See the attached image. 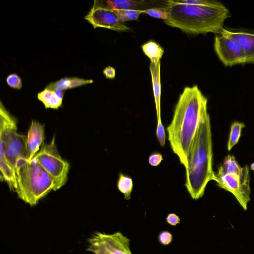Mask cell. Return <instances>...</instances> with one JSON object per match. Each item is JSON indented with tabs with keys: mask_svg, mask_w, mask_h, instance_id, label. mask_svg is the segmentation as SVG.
<instances>
[{
	"mask_svg": "<svg viewBox=\"0 0 254 254\" xmlns=\"http://www.w3.org/2000/svg\"><path fill=\"white\" fill-rule=\"evenodd\" d=\"M207 99L197 85L185 87L176 105L172 120L166 128L171 148L185 169L199 124L207 111Z\"/></svg>",
	"mask_w": 254,
	"mask_h": 254,
	"instance_id": "obj_1",
	"label": "cell"
},
{
	"mask_svg": "<svg viewBox=\"0 0 254 254\" xmlns=\"http://www.w3.org/2000/svg\"><path fill=\"white\" fill-rule=\"evenodd\" d=\"M170 18L164 23L190 34H220L224 21L231 17L229 9L221 2L214 0L209 5L182 4L174 0L166 1Z\"/></svg>",
	"mask_w": 254,
	"mask_h": 254,
	"instance_id": "obj_2",
	"label": "cell"
},
{
	"mask_svg": "<svg viewBox=\"0 0 254 254\" xmlns=\"http://www.w3.org/2000/svg\"><path fill=\"white\" fill-rule=\"evenodd\" d=\"M212 156L210 116L206 111L200 121L187 159L185 186L193 199L203 195L207 183L212 180Z\"/></svg>",
	"mask_w": 254,
	"mask_h": 254,
	"instance_id": "obj_3",
	"label": "cell"
},
{
	"mask_svg": "<svg viewBox=\"0 0 254 254\" xmlns=\"http://www.w3.org/2000/svg\"><path fill=\"white\" fill-rule=\"evenodd\" d=\"M15 172L17 181L15 192L19 198L31 206L36 205L51 191H55V179L34 158L19 159Z\"/></svg>",
	"mask_w": 254,
	"mask_h": 254,
	"instance_id": "obj_4",
	"label": "cell"
},
{
	"mask_svg": "<svg viewBox=\"0 0 254 254\" xmlns=\"http://www.w3.org/2000/svg\"><path fill=\"white\" fill-rule=\"evenodd\" d=\"M212 180L217 186L232 193L244 210H247L250 201V175L248 165L241 167L234 156L228 155L217 172L213 173Z\"/></svg>",
	"mask_w": 254,
	"mask_h": 254,
	"instance_id": "obj_5",
	"label": "cell"
},
{
	"mask_svg": "<svg viewBox=\"0 0 254 254\" xmlns=\"http://www.w3.org/2000/svg\"><path fill=\"white\" fill-rule=\"evenodd\" d=\"M0 142L7 161L15 169L18 160L27 159V136L17 132L16 119L0 103Z\"/></svg>",
	"mask_w": 254,
	"mask_h": 254,
	"instance_id": "obj_6",
	"label": "cell"
},
{
	"mask_svg": "<svg viewBox=\"0 0 254 254\" xmlns=\"http://www.w3.org/2000/svg\"><path fill=\"white\" fill-rule=\"evenodd\" d=\"M33 158L55 179L56 183L55 190L66 184L69 164L59 154L54 136L50 142L43 144L40 151Z\"/></svg>",
	"mask_w": 254,
	"mask_h": 254,
	"instance_id": "obj_7",
	"label": "cell"
},
{
	"mask_svg": "<svg viewBox=\"0 0 254 254\" xmlns=\"http://www.w3.org/2000/svg\"><path fill=\"white\" fill-rule=\"evenodd\" d=\"M88 242L87 250L93 254H132L130 240L120 232L111 234L96 232Z\"/></svg>",
	"mask_w": 254,
	"mask_h": 254,
	"instance_id": "obj_8",
	"label": "cell"
},
{
	"mask_svg": "<svg viewBox=\"0 0 254 254\" xmlns=\"http://www.w3.org/2000/svg\"><path fill=\"white\" fill-rule=\"evenodd\" d=\"M214 49L218 57L225 66L246 64L240 46L230 38L219 34L214 39Z\"/></svg>",
	"mask_w": 254,
	"mask_h": 254,
	"instance_id": "obj_9",
	"label": "cell"
},
{
	"mask_svg": "<svg viewBox=\"0 0 254 254\" xmlns=\"http://www.w3.org/2000/svg\"><path fill=\"white\" fill-rule=\"evenodd\" d=\"M84 19L90 23L94 28H105L115 31H128L130 28L119 20L114 10L93 6Z\"/></svg>",
	"mask_w": 254,
	"mask_h": 254,
	"instance_id": "obj_10",
	"label": "cell"
},
{
	"mask_svg": "<svg viewBox=\"0 0 254 254\" xmlns=\"http://www.w3.org/2000/svg\"><path fill=\"white\" fill-rule=\"evenodd\" d=\"M220 34L230 38L240 46L246 63L254 64V33L232 31L223 28Z\"/></svg>",
	"mask_w": 254,
	"mask_h": 254,
	"instance_id": "obj_11",
	"label": "cell"
},
{
	"mask_svg": "<svg viewBox=\"0 0 254 254\" xmlns=\"http://www.w3.org/2000/svg\"><path fill=\"white\" fill-rule=\"evenodd\" d=\"M44 126L32 121L27 136V159L31 160L39 150L45 137Z\"/></svg>",
	"mask_w": 254,
	"mask_h": 254,
	"instance_id": "obj_12",
	"label": "cell"
},
{
	"mask_svg": "<svg viewBox=\"0 0 254 254\" xmlns=\"http://www.w3.org/2000/svg\"><path fill=\"white\" fill-rule=\"evenodd\" d=\"M161 61L158 63L151 62L149 69L151 73L153 94L155 99V107L157 115V122L161 121V77H160Z\"/></svg>",
	"mask_w": 254,
	"mask_h": 254,
	"instance_id": "obj_13",
	"label": "cell"
},
{
	"mask_svg": "<svg viewBox=\"0 0 254 254\" xmlns=\"http://www.w3.org/2000/svg\"><path fill=\"white\" fill-rule=\"evenodd\" d=\"M143 1L132 0H95L94 6L109 8L113 10L136 9L143 10L141 7L143 5Z\"/></svg>",
	"mask_w": 254,
	"mask_h": 254,
	"instance_id": "obj_14",
	"label": "cell"
},
{
	"mask_svg": "<svg viewBox=\"0 0 254 254\" xmlns=\"http://www.w3.org/2000/svg\"><path fill=\"white\" fill-rule=\"evenodd\" d=\"M0 178L8 185L9 189L15 192L17 189V181L15 169L6 159L3 152L0 153Z\"/></svg>",
	"mask_w": 254,
	"mask_h": 254,
	"instance_id": "obj_15",
	"label": "cell"
},
{
	"mask_svg": "<svg viewBox=\"0 0 254 254\" xmlns=\"http://www.w3.org/2000/svg\"><path fill=\"white\" fill-rule=\"evenodd\" d=\"M92 79H86L77 77H64L58 81L52 82L45 88L50 90L60 89L65 90L88 84L92 83Z\"/></svg>",
	"mask_w": 254,
	"mask_h": 254,
	"instance_id": "obj_16",
	"label": "cell"
},
{
	"mask_svg": "<svg viewBox=\"0 0 254 254\" xmlns=\"http://www.w3.org/2000/svg\"><path fill=\"white\" fill-rule=\"evenodd\" d=\"M37 98L43 103L46 109H58L63 104V99L59 97L54 90L45 88L38 93Z\"/></svg>",
	"mask_w": 254,
	"mask_h": 254,
	"instance_id": "obj_17",
	"label": "cell"
},
{
	"mask_svg": "<svg viewBox=\"0 0 254 254\" xmlns=\"http://www.w3.org/2000/svg\"><path fill=\"white\" fill-rule=\"evenodd\" d=\"M141 48L143 52L152 63H158L160 61L164 53L162 47L153 40L145 43L142 45Z\"/></svg>",
	"mask_w": 254,
	"mask_h": 254,
	"instance_id": "obj_18",
	"label": "cell"
},
{
	"mask_svg": "<svg viewBox=\"0 0 254 254\" xmlns=\"http://www.w3.org/2000/svg\"><path fill=\"white\" fill-rule=\"evenodd\" d=\"M245 125L243 123L234 122L231 126L227 142V149L230 151L239 141L241 135V131Z\"/></svg>",
	"mask_w": 254,
	"mask_h": 254,
	"instance_id": "obj_19",
	"label": "cell"
},
{
	"mask_svg": "<svg viewBox=\"0 0 254 254\" xmlns=\"http://www.w3.org/2000/svg\"><path fill=\"white\" fill-rule=\"evenodd\" d=\"M117 187L119 191L124 194L125 199L127 200L130 199L133 183L132 179L130 177L120 173L117 182Z\"/></svg>",
	"mask_w": 254,
	"mask_h": 254,
	"instance_id": "obj_20",
	"label": "cell"
},
{
	"mask_svg": "<svg viewBox=\"0 0 254 254\" xmlns=\"http://www.w3.org/2000/svg\"><path fill=\"white\" fill-rule=\"evenodd\" d=\"M117 14L120 21L124 23L125 21L136 20L138 19L139 15L144 13L143 10L126 9L114 10Z\"/></svg>",
	"mask_w": 254,
	"mask_h": 254,
	"instance_id": "obj_21",
	"label": "cell"
},
{
	"mask_svg": "<svg viewBox=\"0 0 254 254\" xmlns=\"http://www.w3.org/2000/svg\"><path fill=\"white\" fill-rule=\"evenodd\" d=\"M144 13L151 17L162 19L164 20H168L170 18L169 11L166 5L163 7H153L144 9Z\"/></svg>",
	"mask_w": 254,
	"mask_h": 254,
	"instance_id": "obj_22",
	"label": "cell"
},
{
	"mask_svg": "<svg viewBox=\"0 0 254 254\" xmlns=\"http://www.w3.org/2000/svg\"><path fill=\"white\" fill-rule=\"evenodd\" d=\"M7 85L12 88L20 89L22 86L21 78L16 73L8 75L6 79Z\"/></svg>",
	"mask_w": 254,
	"mask_h": 254,
	"instance_id": "obj_23",
	"label": "cell"
},
{
	"mask_svg": "<svg viewBox=\"0 0 254 254\" xmlns=\"http://www.w3.org/2000/svg\"><path fill=\"white\" fill-rule=\"evenodd\" d=\"M156 134L160 145L164 147L165 144L166 133L162 121L157 123Z\"/></svg>",
	"mask_w": 254,
	"mask_h": 254,
	"instance_id": "obj_24",
	"label": "cell"
},
{
	"mask_svg": "<svg viewBox=\"0 0 254 254\" xmlns=\"http://www.w3.org/2000/svg\"><path fill=\"white\" fill-rule=\"evenodd\" d=\"M158 240L160 244L167 246L172 242L173 235L169 231H163L159 233Z\"/></svg>",
	"mask_w": 254,
	"mask_h": 254,
	"instance_id": "obj_25",
	"label": "cell"
},
{
	"mask_svg": "<svg viewBox=\"0 0 254 254\" xmlns=\"http://www.w3.org/2000/svg\"><path fill=\"white\" fill-rule=\"evenodd\" d=\"M163 160V158L161 153L153 152L149 157L148 162L151 166H157L160 164Z\"/></svg>",
	"mask_w": 254,
	"mask_h": 254,
	"instance_id": "obj_26",
	"label": "cell"
},
{
	"mask_svg": "<svg viewBox=\"0 0 254 254\" xmlns=\"http://www.w3.org/2000/svg\"><path fill=\"white\" fill-rule=\"evenodd\" d=\"M167 222L172 226H176L180 223V217L175 213H170L166 218Z\"/></svg>",
	"mask_w": 254,
	"mask_h": 254,
	"instance_id": "obj_27",
	"label": "cell"
},
{
	"mask_svg": "<svg viewBox=\"0 0 254 254\" xmlns=\"http://www.w3.org/2000/svg\"><path fill=\"white\" fill-rule=\"evenodd\" d=\"M103 72L105 77L108 79H112L115 77L116 71L115 68L112 66H107L104 69Z\"/></svg>",
	"mask_w": 254,
	"mask_h": 254,
	"instance_id": "obj_28",
	"label": "cell"
},
{
	"mask_svg": "<svg viewBox=\"0 0 254 254\" xmlns=\"http://www.w3.org/2000/svg\"><path fill=\"white\" fill-rule=\"evenodd\" d=\"M54 90L59 97L63 99V97L64 94V91L60 89H54Z\"/></svg>",
	"mask_w": 254,
	"mask_h": 254,
	"instance_id": "obj_29",
	"label": "cell"
},
{
	"mask_svg": "<svg viewBox=\"0 0 254 254\" xmlns=\"http://www.w3.org/2000/svg\"><path fill=\"white\" fill-rule=\"evenodd\" d=\"M250 169L254 171V162H253L250 166Z\"/></svg>",
	"mask_w": 254,
	"mask_h": 254,
	"instance_id": "obj_30",
	"label": "cell"
}]
</instances>
